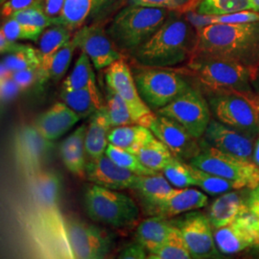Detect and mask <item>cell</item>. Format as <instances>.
<instances>
[{"mask_svg":"<svg viewBox=\"0 0 259 259\" xmlns=\"http://www.w3.org/2000/svg\"><path fill=\"white\" fill-rule=\"evenodd\" d=\"M179 188H174L162 172L155 175L140 177L138 187L135 189L142 205L156 204L176 194Z\"/></svg>","mask_w":259,"mask_h":259,"instance_id":"83f0119b","label":"cell"},{"mask_svg":"<svg viewBox=\"0 0 259 259\" xmlns=\"http://www.w3.org/2000/svg\"><path fill=\"white\" fill-rule=\"evenodd\" d=\"M111 126L107 106L98 109L90 117L85 133V151L89 159H95L106 153Z\"/></svg>","mask_w":259,"mask_h":259,"instance_id":"7402d4cb","label":"cell"},{"mask_svg":"<svg viewBox=\"0 0 259 259\" xmlns=\"http://www.w3.org/2000/svg\"><path fill=\"white\" fill-rule=\"evenodd\" d=\"M107 109L111 126L119 127L138 124L128 104L117 93L107 88Z\"/></svg>","mask_w":259,"mask_h":259,"instance_id":"74e56055","label":"cell"},{"mask_svg":"<svg viewBox=\"0 0 259 259\" xmlns=\"http://www.w3.org/2000/svg\"><path fill=\"white\" fill-rule=\"evenodd\" d=\"M71 39V31L62 24H53L47 28L38 37V51L41 58L40 70L45 80L49 78L51 59L62 47Z\"/></svg>","mask_w":259,"mask_h":259,"instance_id":"484cf974","label":"cell"},{"mask_svg":"<svg viewBox=\"0 0 259 259\" xmlns=\"http://www.w3.org/2000/svg\"><path fill=\"white\" fill-rule=\"evenodd\" d=\"M195 53L232 59L250 69H259V21L215 23L198 28Z\"/></svg>","mask_w":259,"mask_h":259,"instance_id":"7a4b0ae2","label":"cell"},{"mask_svg":"<svg viewBox=\"0 0 259 259\" xmlns=\"http://www.w3.org/2000/svg\"><path fill=\"white\" fill-rule=\"evenodd\" d=\"M202 150L189 163L205 172L245 183L252 189L259 184V168L252 161L227 154L201 141Z\"/></svg>","mask_w":259,"mask_h":259,"instance_id":"ba28073f","label":"cell"},{"mask_svg":"<svg viewBox=\"0 0 259 259\" xmlns=\"http://www.w3.org/2000/svg\"><path fill=\"white\" fill-rule=\"evenodd\" d=\"M214 241L223 254H234L252 247L259 248V225L248 204L232 223L213 230Z\"/></svg>","mask_w":259,"mask_h":259,"instance_id":"9a60e30c","label":"cell"},{"mask_svg":"<svg viewBox=\"0 0 259 259\" xmlns=\"http://www.w3.org/2000/svg\"><path fill=\"white\" fill-rule=\"evenodd\" d=\"M251 4V11L259 13V0H250Z\"/></svg>","mask_w":259,"mask_h":259,"instance_id":"db71d44e","label":"cell"},{"mask_svg":"<svg viewBox=\"0 0 259 259\" xmlns=\"http://www.w3.org/2000/svg\"><path fill=\"white\" fill-rule=\"evenodd\" d=\"M208 204V197L194 188L180 189L176 194L156 204L142 205L149 216L171 219L189 211L203 208Z\"/></svg>","mask_w":259,"mask_h":259,"instance_id":"ffe728a7","label":"cell"},{"mask_svg":"<svg viewBox=\"0 0 259 259\" xmlns=\"http://www.w3.org/2000/svg\"><path fill=\"white\" fill-rule=\"evenodd\" d=\"M147 128L159 139L174 157L189 162L202 150L200 139L194 138L176 120L155 112Z\"/></svg>","mask_w":259,"mask_h":259,"instance_id":"2e32d148","label":"cell"},{"mask_svg":"<svg viewBox=\"0 0 259 259\" xmlns=\"http://www.w3.org/2000/svg\"><path fill=\"white\" fill-rule=\"evenodd\" d=\"M44 0H2L1 15L4 19L10 18L14 13L32 7H42Z\"/></svg>","mask_w":259,"mask_h":259,"instance_id":"ee69618b","label":"cell"},{"mask_svg":"<svg viewBox=\"0 0 259 259\" xmlns=\"http://www.w3.org/2000/svg\"><path fill=\"white\" fill-rule=\"evenodd\" d=\"M197 42V28L182 12L172 11L161 27L131 56L138 65L172 67L188 62Z\"/></svg>","mask_w":259,"mask_h":259,"instance_id":"6da1fadb","label":"cell"},{"mask_svg":"<svg viewBox=\"0 0 259 259\" xmlns=\"http://www.w3.org/2000/svg\"><path fill=\"white\" fill-rule=\"evenodd\" d=\"M186 71L194 77L207 94L255 93L251 83L258 71L232 59L194 53L187 62Z\"/></svg>","mask_w":259,"mask_h":259,"instance_id":"3957f363","label":"cell"},{"mask_svg":"<svg viewBox=\"0 0 259 259\" xmlns=\"http://www.w3.org/2000/svg\"><path fill=\"white\" fill-rule=\"evenodd\" d=\"M251 160L259 168V137L254 141V146H253V152H252Z\"/></svg>","mask_w":259,"mask_h":259,"instance_id":"f5cc1de1","label":"cell"},{"mask_svg":"<svg viewBox=\"0 0 259 259\" xmlns=\"http://www.w3.org/2000/svg\"><path fill=\"white\" fill-rule=\"evenodd\" d=\"M93 63L89 56L82 52L75 63L73 70L65 78L62 90H91L95 93H100L96 84V78L93 71Z\"/></svg>","mask_w":259,"mask_h":259,"instance_id":"f546056e","label":"cell"},{"mask_svg":"<svg viewBox=\"0 0 259 259\" xmlns=\"http://www.w3.org/2000/svg\"><path fill=\"white\" fill-rule=\"evenodd\" d=\"M72 39L77 48L89 56L97 70L107 68L123 58V53L115 46L108 32L99 25L93 24L80 28Z\"/></svg>","mask_w":259,"mask_h":259,"instance_id":"e0dca14e","label":"cell"},{"mask_svg":"<svg viewBox=\"0 0 259 259\" xmlns=\"http://www.w3.org/2000/svg\"><path fill=\"white\" fill-rule=\"evenodd\" d=\"M196 12L202 16H221L251 10L250 0H199Z\"/></svg>","mask_w":259,"mask_h":259,"instance_id":"e575fe53","label":"cell"},{"mask_svg":"<svg viewBox=\"0 0 259 259\" xmlns=\"http://www.w3.org/2000/svg\"><path fill=\"white\" fill-rule=\"evenodd\" d=\"M147 258L190 259L192 258V256L180 230L176 227L175 231L162 246H160L157 250L148 252Z\"/></svg>","mask_w":259,"mask_h":259,"instance_id":"8d00e7d4","label":"cell"},{"mask_svg":"<svg viewBox=\"0 0 259 259\" xmlns=\"http://www.w3.org/2000/svg\"><path fill=\"white\" fill-rule=\"evenodd\" d=\"M162 174L168 182L179 189L196 186V181L190 169L189 162L173 157L167 166L162 170Z\"/></svg>","mask_w":259,"mask_h":259,"instance_id":"ab89813d","label":"cell"},{"mask_svg":"<svg viewBox=\"0 0 259 259\" xmlns=\"http://www.w3.org/2000/svg\"><path fill=\"white\" fill-rule=\"evenodd\" d=\"M1 32L12 41H18L19 39L30 40L26 28L19 20L12 17L5 19V21L1 25Z\"/></svg>","mask_w":259,"mask_h":259,"instance_id":"f6af8a7d","label":"cell"},{"mask_svg":"<svg viewBox=\"0 0 259 259\" xmlns=\"http://www.w3.org/2000/svg\"><path fill=\"white\" fill-rule=\"evenodd\" d=\"M11 17L19 20L26 28L30 40L34 41H37L47 28L54 24V21L47 16L42 7H32L19 11Z\"/></svg>","mask_w":259,"mask_h":259,"instance_id":"836d02e7","label":"cell"},{"mask_svg":"<svg viewBox=\"0 0 259 259\" xmlns=\"http://www.w3.org/2000/svg\"><path fill=\"white\" fill-rule=\"evenodd\" d=\"M210 110L217 120L238 130L250 138L259 137V98L257 93H211Z\"/></svg>","mask_w":259,"mask_h":259,"instance_id":"8992f818","label":"cell"},{"mask_svg":"<svg viewBox=\"0 0 259 259\" xmlns=\"http://www.w3.org/2000/svg\"><path fill=\"white\" fill-rule=\"evenodd\" d=\"M147 250L139 243H132L121 251L118 258L121 259H144L147 258Z\"/></svg>","mask_w":259,"mask_h":259,"instance_id":"7dc6e473","label":"cell"},{"mask_svg":"<svg viewBox=\"0 0 259 259\" xmlns=\"http://www.w3.org/2000/svg\"><path fill=\"white\" fill-rule=\"evenodd\" d=\"M76 48L73 39H70L53 56L49 65V78L52 81L58 82L65 76Z\"/></svg>","mask_w":259,"mask_h":259,"instance_id":"60d3db41","label":"cell"},{"mask_svg":"<svg viewBox=\"0 0 259 259\" xmlns=\"http://www.w3.org/2000/svg\"><path fill=\"white\" fill-rule=\"evenodd\" d=\"M87 125H81L69 135L60 145V155L65 166L76 176L85 177Z\"/></svg>","mask_w":259,"mask_h":259,"instance_id":"603a6c76","label":"cell"},{"mask_svg":"<svg viewBox=\"0 0 259 259\" xmlns=\"http://www.w3.org/2000/svg\"><path fill=\"white\" fill-rule=\"evenodd\" d=\"M53 148V141L41 136L33 125L20 127L13 139L15 162L24 177L31 176L42 170Z\"/></svg>","mask_w":259,"mask_h":259,"instance_id":"30bf717a","label":"cell"},{"mask_svg":"<svg viewBox=\"0 0 259 259\" xmlns=\"http://www.w3.org/2000/svg\"><path fill=\"white\" fill-rule=\"evenodd\" d=\"M257 95H258V98H259V93H257Z\"/></svg>","mask_w":259,"mask_h":259,"instance_id":"11a10c76","label":"cell"},{"mask_svg":"<svg viewBox=\"0 0 259 259\" xmlns=\"http://www.w3.org/2000/svg\"><path fill=\"white\" fill-rule=\"evenodd\" d=\"M11 72L23 70L30 67H39L41 58L38 49L24 45L19 50L5 54L1 61Z\"/></svg>","mask_w":259,"mask_h":259,"instance_id":"d590c367","label":"cell"},{"mask_svg":"<svg viewBox=\"0 0 259 259\" xmlns=\"http://www.w3.org/2000/svg\"><path fill=\"white\" fill-rule=\"evenodd\" d=\"M80 119V116L66 104L58 102L40 113L33 126L46 139L55 141L72 129Z\"/></svg>","mask_w":259,"mask_h":259,"instance_id":"44dd1931","label":"cell"},{"mask_svg":"<svg viewBox=\"0 0 259 259\" xmlns=\"http://www.w3.org/2000/svg\"><path fill=\"white\" fill-rule=\"evenodd\" d=\"M114 0H93V8L91 15L93 17H97L103 11L107 9Z\"/></svg>","mask_w":259,"mask_h":259,"instance_id":"816d5d0a","label":"cell"},{"mask_svg":"<svg viewBox=\"0 0 259 259\" xmlns=\"http://www.w3.org/2000/svg\"><path fill=\"white\" fill-rule=\"evenodd\" d=\"M183 125L194 138L201 139L211 120V110L202 93L189 87L167 106L156 111Z\"/></svg>","mask_w":259,"mask_h":259,"instance_id":"9c48e42d","label":"cell"},{"mask_svg":"<svg viewBox=\"0 0 259 259\" xmlns=\"http://www.w3.org/2000/svg\"><path fill=\"white\" fill-rule=\"evenodd\" d=\"M190 169L196 181V186L200 187L206 194L217 196L232 190L249 188L245 183L213 175L202 169L193 166L192 164H190Z\"/></svg>","mask_w":259,"mask_h":259,"instance_id":"4dcf8cb0","label":"cell"},{"mask_svg":"<svg viewBox=\"0 0 259 259\" xmlns=\"http://www.w3.org/2000/svg\"><path fill=\"white\" fill-rule=\"evenodd\" d=\"M65 0H44V6L47 16L54 21V24L61 16L62 10L64 7Z\"/></svg>","mask_w":259,"mask_h":259,"instance_id":"c3c4849f","label":"cell"},{"mask_svg":"<svg viewBox=\"0 0 259 259\" xmlns=\"http://www.w3.org/2000/svg\"><path fill=\"white\" fill-rule=\"evenodd\" d=\"M155 138L147 127L134 124L111 128L108 139L109 143L137 154L139 149Z\"/></svg>","mask_w":259,"mask_h":259,"instance_id":"4316f807","label":"cell"},{"mask_svg":"<svg viewBox=\"0 0 259 259\" xmlns=\"http://www.w3.org/2000/svg\"><path fill=\"white\" fill-rule=\"evenodd\" d=\"M85 177L92 184L112 190H135L139 185L141 176L121 167L104 154L95 159H89Z\"/></svg>","mask_w":259,"mask_h":259,"instance_id":"ac0fdd59","label":"cell"},{"mask_svg":"<svg viewBox=\"0 0 259 259\" xmlns=\"http://www.w3.org/2000/svg\"><path fill=\"white\" fill-rule=\"evenodd\" d=\"M247 198H244L238 190H232L219 195L208 207L206 214L213 230L234 221L247 207Z\"/></svg>","mask_w":259,"mask_h":259,"instance_id":"cb8c5ba5","label":"cell"},{"mask_svg":"<svg viewBox=\"0 0 259 259\" xmlns=\"http://www.w3.org/2000/svg\"><path fill=\"white\" fill-rule=\"evenodd\" d=\"M139 160L154 172H162L174 157L171 151L157 138L150 140L136 154Z\"/></svg>","mask_w":259,"mask_h":259,"instance_id":"1f68e13d","label":"cell"},{"mask_svg":"<svg viewBox=\"0 0 259 259\" xmlns=\"http://www.w3.org/2000/svg\"><path fill=\"white\" fill-rule=\"evenodd\" d=\"M62 101L80 116V118L91 117L98 109L105 106L101 93L91 90L64 91L60 94Z\"/></svg>","mask_w":259,"mask_h":259,"instance_id":"f1b7e54d","label":"cell"},{"mask_svg":"<svg viewBox=\"0 0 259 259\" xmlns=\"http://www.w3.org/2000/svg\"><path fill=\"white\" fill-rule=\"evenodd\" d=\"M24 45L19 44L18 41L10 40L9 38H7L2 32H0V52L2 55L15 52L20 49Z\"/></svg>","mask_w":259,"mask_h":259,"instance_id":"f907efd6","label":"cell"},{"mask_svg":"<svg viewBox=\"0 0 259 259\" xmlns=\"http://www.w3.org/2000/svg\"><path fill=\"white\" fill-rule=\"evenodd\" d=\"M93 0H65L61 16L55 24H62L71 32L82 27L92 13Z\"/></svg>","mask_w":259,"mask_h":259,"instance_id":"d6a6232c","label":"cell"},{"mask_svg":"<svg viewBox=\"0 0 259 259\" xmlns=\"http://www.w3.org/2000/svg\"><path fill=\"white\" fill-rule=\"evenodd\" d=\"M1 83V101L2 102H9L11 100L15 99L19 95L21 91L19 84L12 78V76L0 79Z\"/></svg>","mask_w":259,"mask_h":259,"instance_id":"bcb514c9","label":"cell"},{"mask_svg":"<svg viewBox=\"0 0 259 259\" xmlns=\"http://www.w3.org/2000/svg\"><path fill=\"white\" fill-rule=\"evenodd\" d=\"M65 227L73 258H105L112 250L111 236L97 226L68 218Z\"/></svg>","mask_w":259,"mask_h":259,"instance_id":"7c38bea8","label":"cell"},{"mask_svg":"<svg viewBox=\"0 0 259 259\" xmlns=\"http://www.w3.org/2000/svg\"><path fill=\"white\" fill-rule=\"evenodd\" d=\"M204 140L207 144L227 154L252 161L255 139L217 119H211L209 122L204 132Z\"/></svg>","mask_w":259,"mask_h":259,"instance_id":"d6986e66","label":"cell"},{"mask_svg":"<svg viewBox=\"0 0 259 259\" xmlns=\"http://www.w3.org/2000/svg\"><path fill=\"white\" fill-rule=\"evenodd\" d=\"M12 78L18 83L21 91H25L35 83L39 84L46 83L44 75L41 73L40 66L39 67H30L23 70H19L12 72Z\"/></svg>","mask_w":259,"mask_h":259,"instance_id":"7bdbcfd3","label":"cell"},{"mask_svg":"<svg viewBox=\"0 0 259 259\" xmlns=\"http://www.w3.org/2000/svg\"><path fill=\"white\" fill-rule=\"evenodd\" d=\"M25 179L22 210L25 218L59 209L62 183L57 173L40 170Z\"/></svg>","mask_w":259,"mask_h":259,"instance_id":"8fae6325","label":"cell"},{"mask_svg":"<svg viewBox=\"0 0 259 259\" xmlns=\"http://www.w3.org/2000/svg\"><path fill=\"white\" fill-rule=\"evenodd\" d=\"M170 221L180 230L192 258L220 256V251L214 241L212 226L206 214L193 210Z\"/></svg>","mask_w":259,"mask_h":259,"instance_id":"5bb4252c","label":"cell"},{"mask_svg":"<svg viewBox=\"0 0 259 259\" xmlns=\"http://www.w3.org/2000/svg\"><path fill=\"white\" fill-rule=\"evenodd\" d=\"M199 0H128V5L164 8L178 12H188L196 8Z\"/></svg>","mask_w":259,"mask_h":259,"instance_id":"b9f144b4","label":"cell"},{"mask_svg":"<svg viewBox=\"0 0 259 259\" xmlns=\"http://www.w3.org/2000/svg\"><path fill=\"white\" fill-rule=\"evenodd\" d=\"M176 227L169 219L152 216L139 223L136 232L137 241L139 242L148 252L157 250L162 246Z\"/></svg>","mask_w":259,"mask_h":259,"instance_id":"d4e9b609","label":"cell"},{"mask_svg":"<svg viewBox=\"0 0 259 259\" xmlns=\"http://www.w3.org/2000/svg\"><path fill=\"white\" fill-rule=\"evenodd\" d=\"M171 10L128 5L111 21L108 34L121 52L132 54L168 19Z\"/></svg>","mask_w":259,"mask_h":259,"instance_id":"277c9868","label":"cell"},{"mask_svg":"<svg viewBox=\"0 0 259 259\" xmlns=\"http://www.w3.org/2000/svg\"><path fill=\"white\" fill-rule=\"evenodd\" d=\"M105 81L107 88L120 95L128 104L137 123L147 127L155 112L141 98L134 73L124 57L106 68Z\"/></svg>","mask_w":259,"mask_h":259,"instance_id":"4fadbf2b","label":"cell"},{"mask_svg":"<svg viewBox=\"0 0 259 259\" xmlns=\"http://www.w3.org/2000/svg\"><path fill=\"white\" fill-rule=\"evenodd\" d=\"M247 204L250 212L256 218L259 225V184L254 188L250 189L247 198Z\"/></svg>","mask_w":259,"mask_h":259,"instance_id":"681fc988","label":"cell"},{"mask_svg":"<svg viewBox=\"0 0 259 259\" xmlns=\"http://www.w3.org/2000/svg\"><path fill=\"white\" fill-rule=\"evenodd\" d=\"M105 154L118 165L139 176H148V175L157 174V172H154L145 166L139 160V157L136 154L120 147H117L111 143H109Z\"/></svg>","mask_w":259,"mask_h":259,"instance_id":"f35d334b","label":"cell"},{"mask_svg":"<svg viewBox=\"0 0 259 259\" xmlns=\"http://www.w3.org/2000/svg\"><path fill=\"white\" fill-rule=\"evenodd\" d=\"M133 73L141 98L153 111L165 107L190 87L183 75L170 67L139 65Z\"/></svg>","mask_w":259,"mask_h":259,"instance_id":"52a82bcc","label":"cell"},{"mask_svg":"<svg viewBox=\"0 0 259 259\" xmlns=\"http://www.w3.org/2000/svg\"><path fill=\"white\" fill-rule=\"evenodd\" d=\"M83 206L93 221L116 229L134 227L140 217L139 206L131 197L94 184L84 190Z\"/></svg>","mask_w":259,"mask_h":259,"instance_id":"5b68a950","label":"cell"}]
</instances>
